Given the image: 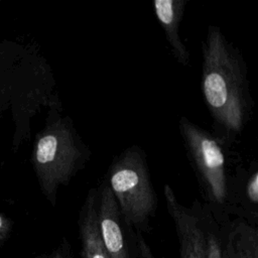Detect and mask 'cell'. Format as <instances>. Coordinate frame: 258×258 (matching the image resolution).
<instances>
[{
    "mask_svg": "<svg viewBox=\"0 0 258 258\" xmlns=\"http://www.w3.org/2000/svg\"><path fill=\"white\" fill-rule=\"evenodd\" d=\"M201 90L213 120V135L226 148L243 133L254 102L240 49L221 27L209 25L202 44Z\"/></svg>",
    "mask_w": 258,
    "mask_h": 258,
    "instance_id": "obj_1",
    "label": "cell"
},
{
    "mask_svg": "<svg viewBox=\"0 0 258 258\" xmlns=\"http://www.w3.org/2000/svg\"><path fill=\"white\" fill-rule=\"evenodd\" d=\"M61 106L50 107L44 128L37 134L32 151L34 171L43 196L54 207L57 192L68 185L91 159L70 116L60 114Z\"/></svg>",
    "mask_w": 258,
    "mask_h": 258,
    "instance_id": "obj_2",
    "label": "cell"
},
{
    "mask_svg": "<svg viewBox=\"0 0 258 258\" xmlns=\"http://www.w3.org/2000/svg\"><path fill=\"white\" fill-rule=\"evenodd\" d=\"M178 131L205 202L203 205L218 223L228 224L230 175L227 172L224 147L211 131L185 116L178 121Z\"/></svg>",
    "mask_w": 258,
    "mask_h": 258,
    "instance_id": "obj_3",
    "label": "cell"
},
{
    "mask_svg": "<svg viewBox=\"0 0 258 258\" xmlns=\"http://www.w3.org/2000/svg\"><path fill=\"white\" fill-rule=\"evenodd\" d=\"M105 178L125 224L138 233L147 231L156 213L157 195L144 150L137 144L124 149L114 158Z\"/></svg>",
    "mask_w": 258,
    "mask_h": 258,
    "instance_id": "obj_4",
    "label": "cell"
},
{
    "mask_svg": "<svg viewBox=\"0 0 258 258\" xmlns=\"http://www.w3.org/2000/svg\"><path fill=\"white\" fill-rule=\"evenodd\" d=\"M163 195L174 225L179 258H209L207 208L197 200L190 208L184 207L167 183L163 186Z\"/></svg>",
    "mask_w": 258,
    "mask_h": 258,
    "instance_id": "obj_5",
    "label": "cell"
},
{
    "mask_svg": "<svg viewBox=\"0 0 258 258\" xmlns=\"http://www.w3.org/2000/svg\"><path fill=\"white\" fill-rule=\"evenodd\" d=\"M98 192L99 231L108 257L131 258L125 234L126 230L131 228L125 224L105 176L98 186Z\"/></svg>",
    "mask_w": 258,
    "mask_h": 258,
    "instance_id": "obj_6",
    "label": "cell"
},
{
    "mask_svg": "<svg viewBox=\"0 0 258 258\" xmlns=\"http://www.w3.org/2000/svg\"><path fill=\"white\" fill-rule=\"evenodd\" d=\"M230 214L257 225L258 220V165L238 167L229 177Z\"/></svg>",
    "mask_w": 258,
    "mask_h": 258,
    "instance_id": "obj_7",
    "label": "cell"
},
{
    "mask_svg": "<svg viewBox=\"0 0 258 258\" xmlns=\"http://www.w3.org/2000/svg\"><path fill=\"white\" fill-rule=\"evenodd\" d=\"M187 0H155L152 2L155 16L164 30L166 41L175 60L181 66L189 64V51L179 35L180 23Z\"/></svg>",
    "mask_w": 258,
    "mask_h": 258,
    "instance_id": "obj_8",
    "label": "cell"
},
{
    "mask_svg": "<svg viewBox=\"0 0 258 258\" xmlns=\"http://www.w3.org/2000/svg\"><path fill=\"white\" fill-rule=\"evenodd\" d=\"M98 199V187L90 188L80 209L78 227L81 258H109L99 231Z\"/></svg>",
    "mask_w": 258,
    "mask_h": 258,
    "instance_id": "obj_9",
    "label": "cell"
},
{
    "mask_svg": "<svg viewBox=\"0 0 258 258\" xmlns=\"http://www.w3.org/2000/svg\"><path fill=\"white\" fill-rule=\"evenodd\" d=\"M221 258H258V228L241 218L226 225Z\"/></svg>",
    "mask_w": 258,
    "mask_h": 258,
    "instance_id": "obj_10",
    "label": "cell"
},
{
    "mask_svg": "<svg viewBox=\"0 0 258 258\" xmlns=\"http://www.w3.org/2000/svg\"><path fill=\"white\" fill-rule=\"evenodd\" d=\"M207 231H208V241H209V258H221V248H222L223 239L219 233L218 222L215 220V218L213 217V215L211 214L208 208H207Z\"/></svg>",
    "mask_w": 258,
    "mask_h": 258,
    "instance_id": "obj_11",
    "label": "cell"
},
{
    "mask_svg": "<svg viewBox=\"0 0 258 258\" xmlns=\"http://www.w3.org/2000/svg\"><path fill=\"white\" fill-rule=\"evenodd\" d=\"M135 240H136V250H137L138 258H154L150 248L148 247L141 233H138V236H136Z\"/></svg>",
    "mask_w": 258,
    "mask_h": 258,
    "instance_id": "obj_12",
    "label": "cell"
},
{
    "mask_svg": "<svg viewBox=\"0 0 258 258\" xmlns=\"http://www.w3.org/2000/svg\"><path fill=\"white\" fill-rule=\"evenodd\" d=\"M50 258H74L70 242L63 238L59 246L54 250Z\"/></svg>",
    "mask_w": 258,
    "mask_h": 258,
    "instance_id": "obj_13",
    "label": "cell"
},
{
    "mask_svg": "<svg viewBox=\"0 0 258 258\" xmlns=\"http://www.w3.org/2000/svg\"><path fill=\"white\" fill-rule=\"evenodd\" d=\"M10 224L5 217L0 214V241H2L9 231Z\"/></svg>",
    "mask_w": 258,
    "mask_h": 258,
    "instance_id": "obj_14",
    "label": "cell"
}]
</instances>
